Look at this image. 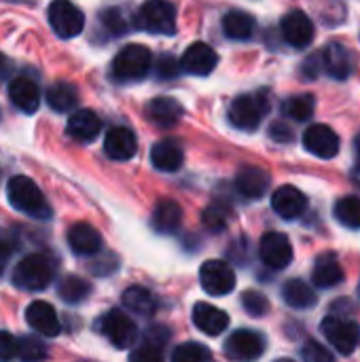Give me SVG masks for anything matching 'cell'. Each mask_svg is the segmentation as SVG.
Instances as JSON below:
<instances>
[{
	"instance_id": "cell-1",
	"label": "cell",
	"mask_w": 360,
	"mask_h": 362,
	"mask_svg": "<svg viewBox=\"0 0 360 362\" xmlns=\"http://www.w3.org/2000/svg\"><path fill=\"white\" fill-rule=\"evenodd\" d=\"M6 197L11 206L36 221H49L53 216V210L42 195V191L36 187V182L28 176H13L6 185Z\"/></svg>"
},
{
	"instance_id": "cell-2",
	"label": "cell",
	"mask_w": 360,
	"mask_h": 362,
	"mask_svg": "<svg viewBox=\"0 0 360 362\" xmlns=\"http://www.w3.org/2000/svg\"><path fill=\"white\" fill-rule=\"evenodd\" d=\"M55 276V265L53 259L42 255V252H34L23 257L13 272V284L21 291L28 293H38L45 291L51 280Z\"/></svg>"
},
{
	"instance_id": "cell-3",
	"label": "cell",
	"mask_w": 360,
	"mask_h": 362,
	"mask_svg": "<svg viewBox=\"0 0 360 362\" xmlns=\"http://www.w3.org/2000/svg\"><path fill=\"white\" fill-rule=\"evenodd\" d=\"M153 68V55L144 45H127L123 47L115 59L110 74L119 83H132L144 78Z\"/></svg>"
},
{
	"instance_id": "cell-4",
	"label": "cell",
	"mask_w": 360,
	"mask_h": 362,
	"mask_svg": "<svg viewBox=\"0 0 360 362\" xmlns=\"http://www.w3.org/2000/svg\"><path fill=\"white\" fill-rule=\"evenodd\" d=\"M269 112V95L267 91H255L238 95L229 106V121L233 127L244 132H255L265 115Z\"/></svg>"
},
{
	"instance_id": "cell-5",
	"label": "cell",
	"mask_w": 360,
	"mask_h": 362,
	"mask_svg": "<svg viewBox=\"0 0 360 362\" xmlns=\"http://www.w3.org/2000/svg\"><path fill=\"white\" fill-rule=\"evenodd\" d=\"M134 25L151 34L172 36L176 32V8L168 0H146L136 11Z\"/></svg>"
},
{
	"instance_id": "cell-6",
	"label": "cell",
	"mask_w": 360,
	"mask_h": 362,
	"mask_svg": "<svg viewBox=\"0 0 360 362\" xmlns=\"http://www.w3.org/2000/svg\"><path fill=\"white\" fill-rule=\"evenodd\" d=\"M49 23L59 38H74L85 28V15L70 0H53L49 6Z\"/></svg>"
},
{
	"instance_id": "cell-7",
	"label": "cell",
	"mask_w": 360,
	"mask_h": 362,
	"mask_svg": "<svg viewBox=\"0 0 360 362\" xmlns=\"http://www.w3.org/2000/svg\"><path fill=\"white\" fill-rule=\"evenodd\" d=\"M323 333L327 341L339 352V354H352L360 346V327L354 320L329 316L323 322Z\"/></svg>"
},
{
	"instance_id": "cell-8",
	"label": "cell",
	"mask_w": 360,
	"mask_h": 362,
	"mask_svg": "<svg viewBox=\"0 0 360 362\" xmlns=\"http://www.w3.org/2000/svg\"><path fill=\"white\" fill-rule=\"evenodd\" d=\"M100 331L119 350L132 348L138 341V327H136V322L125 312H121V310L108 312L100 320Z\"/></svg>"
},
{
	"instance_id": "cell-9",
	"label": "cell",
	"mask_w": 360,
	"mask_h": 362,
	"mask_svg": "<svg viewBox=\"0 0 360 362\" xmlns=\"http://www.w3.org/2000/svg\"><path fill=\"white\" fill-rule=\"evenodd\" d=\"M202 288L212 297H225L236 288V274L229 263L212 259L206 261L199 269Z\"/></svg>"
},
{
	"instance_id": "cell-10",
	"label": "cell",
	"mask_w": 360,
	"mask_h": 362,
	"mask_svg": "<svg viewBox=\"0 0 360 362\" xmlns=\"http://www.w3.org/2000/svg\"><path fill=\"white\" fill-rule=\"evenodd\" d=\"M265 352V339L248 329L236 331L225 341V354L236 362H252Z\"/></svg>"
},
{
	"instance_id": "cell-11",
	"label": "cell",
	"mask_w": 360,
	"mask_h": 362,
	"mask_svg": "<svg viewBox=\"0 0 360 362\" xmlns=\"http://www.w3.org/2000/svg\"><path fill=\"white\" fill-rule=\"evenodd\" d=\"M259 257L269 269H284L293 261V246L284 233L269 231L261 238Z\"/></svg>"
},
{
	"instance_id": "cell-12",
	"label": "cell",
	"mask_w": 360,
	"mask_h": 362,
	"mask_svg": "<svg viewBox=\"0 0 360 362\" xmlns=\"http://www.w3.org/2000/svg\"><path fill=\"white\" fill-rule=\"evenodd\" d=\"M280 30L282 38L295 49H306L314 40V23L303 11H289L282 17Z\"/></svg>"
},
{
	"instance_id": "cell-13",
	"label": "cell",
	"mask_w": 360,
	"mask_h": 362,
	"mask_svg": "<svg viewBox=\"0 0 360 362\" xmlns=\"http://www.w3.org/2000/svg\"><path fill=\"white\" fill-rule=\"evenodd\" d=\"M303 146L308 153L320 159H333L339 153V136L323 123L310 125L303 134Z\"/></svg>"
},
{
	"instance_id": "cell-14",
	"label": "cell",
	"mask_w": 360,
	"mask_h": 362,
	"mask_svg": "<svg viewBox=\"0 0 360 362\" xmlns=\"http://www.w3.org/2000/svg\"><path fill=\"white\" fill-rule=\"evenodd\" d=\"M219 64L216 51L206 45V42H193L187 47L182 59H180V70L193 74V76H208Z\"/></svg>"
},
{
	"instance_id": "cell-15",
	"label": "cell",
	"mask_w": 360,
	"mask_h": 362,
	"mask_svg": "<svg viewBox=\"0 0 360 362\" xmlns=\"http://www.w3.org/2000/svg\"><path fill=\"white\" fill-rule=\"evenodd\" d=\"M320 66L325 68V72L329 76H333L337 81H344L354 70V57H352V53H350V49L346 45L331 42L320 53Z\"/></svg>"
},
{
	"instance_id": "cell-16",
	"label": "cell",
	"mask_w": 360,
	"mask_h": 362,
	"mask_svg": "<svg viewBox=\"0 0 360 362\" xmlns=\"http://www.w3.org/2000/svg\"><path fill=\"white\" fill-rule=\"evenodd\" d=\"M272 208L278 216L286 218V221H293V218H299L306 208H308V197L297 189V187H291V185H284L280 189L274 191L272 195Z\"/></svg>"
},
{
	"instance_id": "cell-17",
	"label": "cell",
	"mask_w": 360,
	"mask_h": 362,
	"mask_svg": "<svg viewBox=\"0 0 360 362\" xmlns=\"http://www.w3.org/2000/svg\"><path fill=\"white\" fill-rule=\"evenodd\" d=\"M104 153L115 161H127L138 153V142L132 129L110 127L104 136Z\"/></svg>"
},
{
	"instance_id": "cell-18",
	"label": "cell",
	"mask_w": 360,
	"mask_h": 362,
	"mask_svg": "<svg viewBox=\"0 0 360 362\" xmlns=\"http://www.w3.org/2000/svg\"><path fill=\"white\" fill-rule=\"evenodd\" d=\"M269 174L257 165H244L236 176V189L246 199H261L269 189Z\"/></svg>"
},
{
	"instance_id": "cell-19",
	"label": "cell",
	"mask_w": 360,
	"mask_h": 362,
	"mask_svg": "<svg viewBox=\"0 0 360 362\" xmlns=\"http://www.w3.org/2000/svg\"><path fill=\"white\" fill-rule=\"evenodd\" d=\"M25 320H28L30 329H34L36 333H40L45 337H55L62 331L57 312L47 301H34V303H30L28 310H25Z\"/></svg>"
},
{
	"instance_id": "cell-20",
	"label": "cell",
	"mask_w": 360,
	"mask_h": 362,
	"mask_svg": "<svg viewBox=\"0 0 360 362\" xmlns=\"http://www.w3.org/2000/svg\"><path fill=\"white\" fill-rule=\"evenodd\" d=\"M8 98L13 106L25 115H34L40 106V89L28 76H17L8 83Z\"/></svg>"
},
{
	"instance_id": "cell-21",
	"label": "cell",
	"mask_w": 360,
	"mask_h": 362,
	"mask_svg": "<svg viewBox=\"0 0 360 362\" xmlns=\"http://www.w3.org/2000/svg\"><path fill=\"white\" fill-rule=\"evenodd\" d=\"M66 132L76 142H93L102 132V123H100V119H98V115L93 110L79 108V110H74L70 115Z\"/></svg>"
},
{
	"instance_id": "cell-22",
	"label": "cell",
	"mask_w": 360,
	"mask_h": 362,
	"mask_svg": "<svg viewBox=\"0 0 360 362\" xmlns=\"http://www.w3.org/2000/svg\"><path fill=\"white\" fill-rule=\"evenodd\" d=\"M193 325L202 333H206L210 337H216L223 331H227L229 316H227V312H223V310H219V308H214L210 303H195V308H193Z\"/></svg>"
},
{
	"instance_id": "cell-23",
	"label": "cell",
	"mask_w": 360,
	"mask_h": 362,
	"mask_svg": "<svg viewBox=\"0 0 360 362\" xmlns=\"http://www.w3.org/2000/svg\"><path fill=\"white\" fill-rule=\"evenodd\" d=\"M68 244L74 255L79 257H93L102 250V238L100 233L87 225V223H76L68 231Z\"/></svg>"
},
{
	"instance_id": "cell-24",
	"label": "cell",
	"mask_w": 360,
	"mask_h": 362,
	"mask_svg": "<svg viewBox=\"0 0 360 362\" xmlns=\"http://www.w3.org/2000/svg\"><path fill=\"white\" fill-rule=\"evenodd\" d=\"M312 282L318 286V288H333V286H339L344 282V269L337 261L335 255L331 252H325L316 259L314 263V269H312Z\"/></svg>"
},
{
	"instance_id": "cell-25",
	"label": "cell",
	"mask_w": 360,
	"mask_h": 362,
	"mask_svg": "<svg viewBox=\"0 0 360 362\" xmlns=\"http://www.w3.org/2000/svg\"><path fill=\"white\" fill-rule=\"evenodd\" d=\"M182 106L174 98H155L146 104V119L157 127H172L182 117Z\"/></svg>"
},
{
	"instance_id": "cell-26",
	"label": "cell",
	"mask_w": 360,
	"mask_h": 362,
	"mask_svg": "<svg viewBox=\"0 0 360 362\" xmlns=\"http://www.w3.org/2000/svg\"><path fill=\"white\" fill-rule=\"evenodd\" d=\"M182 225V208L174 199H161L153 210V229L161 235H172Z\"/></svg>"
},
{
	"instance_id": "cell-27",
	"label": "cell",
	"mask_w": 360,
	"mask_h": 362,
	"mask_svg": "<svg viewBox=\"0 0 360 362\" xmlns=\"http://www.w3.org/2000/svg\"><path fill=\"white\" fill-rule=\"evenodd\" d=\"M185 161V153L178 142L161 140L151 148V163L159 172H176Z\"/></svg>"
},
{
	"instance_id": "cell-28",
	"label": "cell",
	"mask_w": 360,
	"mask_h": 362,
	"mask_svg": "<svg viewBox=\"0 0 360 362\" xmlns=\"http://www.w3.org/2000/svg\"><path fill=\"white\" fill-rule=\"evenodd\" d=\"M282 299L293 310H308V308H314L318 301L314 288L310 284H306L303 280H297V278L289 280L282 286Z\"/></svg>"
},
{
	"instance_id": "cell-29",
	"label": "cell",
	"mask_w": 360,
	"mask_h": 362,
	"mask_svg": "<svg viewBox=\"0 0 360 362\" xmlns=\"http://www.w3.org/2000/svg\"><path fill=\"white\" fill-rule=\"evenodd\" d=\"M255 19L252 15L244 13V11H229L223 17V30L225 36L231 40H250L255 36Z\"/></svg>"
},
{
	"instance_id": "cell-30",
	"label": "cell",
	"mask_w": 360,
	"mask_h": 362,
	"mask_svg": "<svg viewBox=\"0 0 360 362\" xmlns=\"http://www.w3.org/2000/svg\"><path fill=\"white\" fill-rule=\"evenodd\" d=\"M47 104L55 112H68L79 104V91L72 83L59 81L47 89Z\"/></svg>"
},
{
	"instance_id": "cell-31",
	"label": "cell",
	"mask_w": 360,
	"mask_h": 362,
	"mask_svg": "<svg viewBox=\"0 0 360 362\" xmlns=\"http://www.w3.org/2000/svg\"><path fill=\"white\" fill-rule=\"evenodd\" d=\"M123 305L140 316H151L157 310V299L144 286H129L123 293Z\"/></svg>"
},
{
	"instance_id": "cell-32",
	"label": "cell",
	"mask_w": 360,
	"mask_h": 362,
	"mask_svg": "<svg viewBox=\"0 0 360 362\" xmlns=\"http://www.w3.org/2000/svg\"><path fill=\"white\" fill-rule=\"evenodd\" d=\"M57 295L66 301V303H83L89 295H91V284L79 276H66L59 284H57Z\"/></svg>"
},
{
	"instance_id": "cell-33",
	"label": "cell",
	"mask_w": 360,
	"mask_h": 362,
	"mask_svg": "<svg viewBox=\"0 0 360 362\" xmlns=\"http://www.w3.org/2000/svg\"><path fill=\"white\" fill-rule=\"evenodd\" d=\"M314 108H316V100L312 93H299V95H291L282 110L286 117L295 119V121H308L312 115H314Z\"/></svg>"
},
{
	"instance_id": "cell-34",
	"label": "cell",
	"mask_w": 360,
	"mask_h": 362,
	"mask_svg": "<svg viewBox=\"0 0 360 362\" xmlns=\"http://www.w3.org/2000/svg\"><path fill=\"white\" fill-rule=\"evenodd\" d=\"M335 218L350 229H360V197L348 195L335 204Z\"/></svg>"
},
{
	"instance_id": "cell-35",
	"label": "cell",
	"mask_w": 360,
	"mask_h": 362,
	"mask_svg": "<svg viewBox=\"0 0 360 362\" xmlns=\"http://www.w3.org/2000/svg\"><path fill=\"white\" fill-rule=\"evenodd\" d=\"M17 356L21 362H40L47 358V346L32 335H25L17 341Z\"/></svg>"
},
{
	"instance_id": "cell-36",
	"label": "cell",
	"mask_w": 360,
	"mask_h": 362,
	"mask_svg": "<svg viewBox=\"0 0 360 362\" xmlns=\"http://www.w3.org/2000/svg\"><path fill=\"white\" fill-rule=\"evenodd\" d=\"M210 358H212L210 350L197 341L180 344L172 352V362H210Z\"/></svg>"
},
{
	"instance_id": "cell-37",
	"label": "cell",
	"mask_w": 360,
	"mask_h": 362,
	"mask_svg": "<svg viewBox=\"0 0 360 362\" xmlns=\"http://www.w3.org/2000/svg\"><path fill=\"white\" fill-rule=\"evenodd\" d=\"M242 308L246 310V314H250L252 318H261L269 312V301L263 293L259 291H246L242 295Z\"/></svg>"
},
{
	"instance_id": "cell-38",
	"label": "cell",
	"mask_w": 360,
	"mask_h": 362,
	"mask_svg": "<svg viewBox=\"0 0 360 362\" xmlns=\"http://www.w3.org/2000/svg\"><path fill=\"white\" fill-rule=\"evenodd\" d=\"M301 361L303 362H335L329 348H325L316 339H308L301 348Z\"/></svg>"
},
{
	"instance_id": "cell-39",
	"label": "cell",
	"mask_w": 360,
	"mask_h": 362,
	"mask_svg": "<svg viewBox=\"0 0 360 362\" xmlns=\"http://www.w3.org/2000/svg\"><path fill=\"white\" fill-rule=\"evenodd\" d=\"M100 21H102L115 36H119V34H123V32L127 30L125 17H123V13H121L119 8H108V11H104V13L100 15Z\"/></svg>"
},
{
	"instance_id": "cell-40",
	"label": "cell",
	"mask_w": 360,
	"mask_h": 362,
	"mask_svg": "<svg viewBox=\"0 0 360 362\" xmlns=\"http://www.w3.org/2000/svg\"><path fill=\"white\" fill-rule=\"evenodd\" d=\"M204 225L210 229V231H223L225 225H227V212L223 210V206H210L206 212H204Z\"/></svg>"
},
{
	"instance_id": "cell-41",
	"label": "cell",
	"mask_w": 360,
	"mask_h": 362,
	"mask_svg": "<svg viewBox=\"0 0 360 362\" xmlns=\"http://www.w3.org/2000/svg\"><path fill=\"white\" fill-rule=\"evenodd\" d=\"M155 70H157V74L161 78H172V76H176L180 72V62L174 55L163 53V55H159V59L155 64Z\"/></svg>"
},
{
	"instance_id": "cell-42",
	"label": "cell",
	"mask_w": 360,
	"mask_h": 362,
	"mask_svg": "<svg viewBox=\"0 0 360 362\" xmlns=\"http://www.w3.org/2000/svg\"><path fill=\"white\" fill-rule=\"evenodd\" d=\"M17 358V339L6 333L0 331V362H11Z\"/></svg>"
},
{
	"instance_id": "cell-43",
	"label": "cell",
	"mask_w": 360,
	"mask_h": 362,
	"mask_svg": "<svg viewBox=\"0 0 360 362\" xmlns=\"http://www.w3.org/2000/svg\"><path fill=\"white\" fill-rule=\"evenodd\" d=\"M129 362H163V358H161V350L159 348H153V346L146 344V346H142V348L132 352Z\"/></svg>"
},
{
	"instance_id": "cell-44",
	"label": "cell",
	"mask_w": 360,
	"mask_h": 362,
	"mask_svg": "<svg viewBox=\"0 0 360 362\" xmlns=\"http://www.w3.org/2000/svg\"><path fill=\"white\" fill-rule=\"evenodd\" d=\"M269 134H272V138H274V140H280V142H289V140H293V132H291L286 125H282V123L272 125Z\"/></svg>"
},
{
	"instance_id": "cell-45",
	"label": "cell",
	"mask_w": 360,
	"mask_h": 362,
	"mask_svg": "<svg viewBox=\"0 0 360 362\" xmlns=\"http://www.w3.org/2000/svg\"><path fill=\"white\" fill-rule=\"evenodd\" d=\"M8 261H11V248H8L6 244L0 242V276H2V272L6 269Z\"/></svg>"
},
{
	"instance_id": "cell-46",
	"label": "cell",
	"mask_w": 360,
	"mask_h": 362,
	"mask_svg": "<svg viewBox=\"0 0 360 362\" xmlns=\"http://www.w3.org/2000/svg\"><path fill=\"white\" fill-rule=\"evenodd\" d=\"M354 172H356V176L360 178V136L356 138V165H354Z\"/></svg>"
},
{
	"instance_id": "cell-47",
	"label": "cell",
	"mask_w": 360,
	"mask_h": 362,
	"mask_svg": "<svg viewBox=\"0 0 360 362\" xmlns=\"http://www.w3.org/2000/svg\"><path fill=\"white\" fill-rule=\"evenodd\" d=\"M276 362H295V361H291V358H280V361H276Z\"/></svg>"
},
{
	"instance_id": "cell-48",
	"label": "cell",
	"mask_w": 360,
	"mask_h": 362,
	"mask_svg": "<svg viewBox=\"0 0 360 362\" xmlns=\"http://www.w3.org/2000/svg\"><path fill=\"white\" fill-rule=\"evenodd\" d=\"M359 295H360V284H359Z\"/></svg>"
}]
</instances>
